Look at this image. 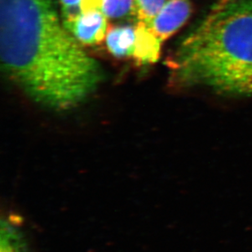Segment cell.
Instances as JSON below:
<instances>
[{"label":"cell","instance_id":"1","mask_svg":"<svg viewBox=\"0 0 252 252\" xmlns=\"http://www.w3.org/2000/svg\"><path fill=\"white\" fill-rule=\"evenodd\" d=\"M2 71L38 105L64 111L102 83L100 64L62 27L55 0H0Z\"/></svg>","mask_w":252,"mask_h":252},{"label":"cell","instance_id":"2","mask_svg":"<svg viewBox=\"0 0 252 252\" xmlns=\"http://www.w3.org/2000/svg\"><path fill=\"white\" fill-rule=\"evenodd\" d=\"M166 63L175 85L252 95V0H224Z\"/></svg>","mask_w":252,"mask_h":252},{"label":"cell","instance_id":"3","mask_svg":"<svg viewBox=\"0 0 252 252\" xmlns=\"http://www.w3.org/2000/svg\"><path fill=\"white\" fill-rule=\"evenodd\" d=\"M67 31L83 44H100L108 31L107 18L100 9L83 11Z\"/></svg>","mask_w":252,"mask_h":252},{"label":"cell","instance_id":"4","mask_svg":"<svg viewBox=\"0 0 252 252\" xmlns=\"http://www.w3.org/2000/svg\"><path fill=\"white\" fill-rule=\"evenodd\" d=\"M190 14L191 4L188 0H171L162 7L150 27L162 42L176 33Z\"/></svg>","mask_w":252,"mask_h":252},{"label":"cell","instance_id":"5","mask_svg":"<svg viewBox=\"0 0 252 252\" xmlns=\"http://www.w3.org/2000/svg\"><path fill=\"white\" fill-rule=\"evenodd\" d=\"M136 41L132 57L140 64H154L159 59L161 43L152 28L139 22L136 27Z\"/></svg>","mask_w":252,"mask_h":252},{"label":"cell","instance_id":"6","mask_svg":"<svg viewBox=\"0 0 252 252\" xmlns=\"http://www.w3.org/2000/svg\"><path fill=\"white\" fill-rule=\"evenodd\" d=\"M136 41V29L126 27H110L108 29L106 43L110 53L114 57L132 56Z\"/></svg>","mask_w":252,"mask_h":252},{"label":"cell","instance_id":"7","mask_svg":"<svg viewBox=\"0 0 252 252\" xmlns=\"http://www.w3.org/2000/svg\"><path fill=\"white\" fill-rule=\"evenodd\" d=\"M165 0H135V13L139 22L150 25L164 7Z\"/></svg>","mask_w":252,"mask_h":252},{"label":"cell","instance_id":"8","mask_svg":"<svg viewBox=\"0 0 252 252\" xmlns=\"http://www.w3.org/2000/svg\"><path fill=\"white\" fill-rule=\"evenodd\" d=\"M4 228L6 232L2 230V235L5 236L4 238L2 237V250L1 252H25L23 238H22V232L18 230L15 226L9 224V220H7V225Z\"/></svg>","mask_w":252,"mask_h":252},{"label":"cell","instance_id":"9","mask_svg":"<svg viewBox=\"0 0 252 252\" xmlns=\"http://www.w3.org/2000/svg\"><path fill=\"white\" fill-rule=\"evenodd\" d=\"M103 12L106 17L121 18L135 12V0H103Z\"/></svg>","mask_w":252,"mask_h":252},{"label":"cell","instance_id":"10","mask_svg":"<svg viewBox=\"0 0 252 252\" xmlns=\"http://www.w3.org/2000/svg\"><path fill=\"white\" fill-rule=\"evenodd\" d=\"M62 3L63 26L66 29L78 18L81 10V0H60Z\"/></svg>","mask_w":252,"mask_h":252}]
</instances>
